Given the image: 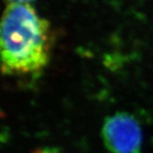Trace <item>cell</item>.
<instances>
[{
    "mask_svg": "<svg viewBox=\"0 0 153 153\" xmlns=\"http://www.w3.org/2000/svg\"><path fill=\"white\" fill-rule=\"evenodd\" d=\"M53 31L48 20L28 2L8 1L0 16V71L37 75L50 60Z\"/></svg>",
    "mask_w": 153,
    "mask_h": 153,
    "instance_id": "1",
    "label": "cell"
},
{
    "mask_svg": "<svg viewBox=\"0 0 153 153\" xmlns=\"http://www.w3.org/2000/svg\"><path fill=\"white\" fill-rule=\"evenodd\" d=\"M106 148L112 153H140L142 131L137 120L127 113L106 118L102 129Z\"/></svg>",
    "mask_w": 153,
    "mask_h": 153,
    "instance_id": "2",
    "label": "cell"
},
{
    "mask_svg": "<svg viewBox=\"0 0 153 153\" xmlns=\"http://www.w3.org/2000/svg\"><path fill=\"white\" fill-rule=\"evenodd\" d=\"M32 153H61L60 150L53 148H43L34 150Z\"/></svg>",
    "mask_w": 153,
    "mask_h": 153,
    "instance_id": "3",
    "label": "cell"
},
{
    "mask_svg": "<svg viewBox=\"0 0 153 153\" xmlns=\"http://www.w3.org/2000/svg\"><path fill=\"white\" fill-rule=\"evenodd\" d=\"M9 1H16V2H30L31 0H9Z\"/></svg>",
    "mask_w": 153,
    "mask_h": 153,
    "instance_id": "4",
    "label": "cell"
}]
</instances>
